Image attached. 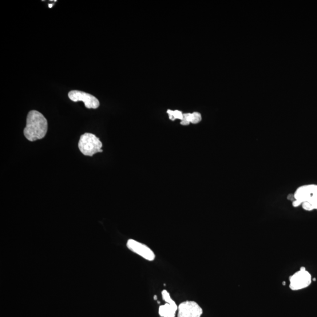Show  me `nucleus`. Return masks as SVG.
I'll list each match as a JSON object with an SVG mask.
<instances>
[{
    "label": "nucleus",
    "instance_id": "1",
    "mask_svg": "<svg viewBox=\"0 0 317 317\" xmlns=\"http://www.w3.org/2000/svg\"><path fill=\"white\" fill-rule=\"evenodd\" d=\"M48 130L47 119L37 110H31L28 114L27 124L24 134L27 140L34 142L41 140L46 135Z\"/></svg>",
    "mask_w": 317,
    "mask_h": 317
},
{
    "label": "nucleus",
    "instance_id": "2",
    "mask_svg": "<svg viewBox=\"0 0 317 317\" xmlns=\"http://www.w3.org/2000/svg\"><path fill=\"white\" fill-rule=\"evenodd\" d=\"M78 147L83 154L93 156L95 153L102 152V143L100 139L90 133L83 134L78 143Z\"/></svg>",
    "mask_w": 317,
    "mask_h": 317
},
{
    "label": "nucleus",
    "instance_id": "3",
    "mask_svg": "<svg viewBox=\"0 0 317 317\" xmlns=\"http://www.w3.org/2000/svg\"><path fill=\"white\" fill-rule=\"evenodd\" d=\"M289 281H290L289 287L291 290L299 291L310 286L312 283V277L306 268L302 267L298 271L290 277Z\"/></svg>",
    "mask_w": 317,
    "mask_h": 317
},
{
    "label": "nucleus",
    "instance_id": "4",
    "mask_svg": "<svg viewBox=\"0 0 317 317\" xmlns=\"http://www.w3.org/2000/svg\"><path fill=\"white\" fill-rule=\"evenodd\" d=\"M203 310L195 301H185L178 306L177 317H201Z\"/></svg>",
    "mask_w": 317,
    "mask_h": 317
},
{
    "label": "nucleus",
    "instance_id": "5",
    "mask_svg": "<svg viewBox=\"0 0 317 317\" xmlns=\"http://www.w3.org/2000/svg\"><path fill=\"white\" fill-rule=\"evenodd\" d=\"M126 246L130 251L142 257L146 260L153 261L156 258L155 254L151 248L145 244L135 240L129 239L127 241Z\"/></svg>",
    "mask_w": 317,
    "mask_h": 317
},
{
    "label": "nucleus",
    "instance_id": "6",
    "mask_svg": "<svg viewBox=\"0 0 317 317\" xmlns=\"http://www.w3.org/2000/svg\"><path fill=\"white\" fill-rule=\"evenodd\" d=\"M69 97L73 102L82 101L86 108L97 109L100 106V101L96 97L82 91L74 90L69 93Z\"/></svg>",
    "mask_w": 317,
    "mask_h": 317
},
{
    "label": "nucleus",
    "instance_id": "7",
    "mask_svg": "<svg viewBox=\"0 0 317 317\" xmlns=\"http://www.w3.org/2000/svg\"><path fill=\"white\" fill-rule=\"evenodd\" d=\"M317 196V185L314 184L301 186L294 193L295 199L302 205L306 202Z\"/></svg>",
    "mask_w": 317,
    "mask_h": 317
},
{
    "label": "nucleus",
    "instance_id": "8",
    "mask_svg": "<svg viewBox=\"0 0 317 317\" xmlns=\"http://www.w3.org/2000/svg\"><path fill=\"white\" fill-rule=\"evenodd\" d=\"M178 306L175 304L165 303L158 307V315L161 317H176Z\"/></svg>",
    "mask_w": 317,
    "mask_h": 317
},
{
    "label": "nucleus",
    "instance_id": "9",
    "mask_svg": "<svg viewBox=\"0 0 317 317\" xmlns=\"http://www.w3.org/2000/svg\"><path fill=\"white\" fill-rule=\"evenodd\" d=\"M201 116L199 112L184 114V118L180 122V124L184 126L189 125L190 123L197 124L201 121Z\"/></svg>",
    "mask_w": 317,
    "mask_h": 317
},
{
    "label": "nucleus",
    "instance_id": "10",
    "mask_svg": "<svg viewBox=\"0 0 317 317\" xmlns=\"http://www.w3.org/2000/svg\"><path fill=\"white\" fill-rule=\"evenodd\" d=\"M302 208L305 211H312L313 210L317 209V196L312 197V199L302 204Z\"/></svg>",
    "mask_w": 317,
    "mask_h": 317
},
{
    "label": "nucleus",
    "instance_id": "11",
    "mask_svg": "<svg viewBox=\"0 0 317 317\" xmlns=\"http://www.w3.org/2000/svg\"><path fill=\"white\" fill-rule=\"evenodd\" d=\"M167 113L169 114L170 120L172 121H174L176 120V119L182 121V119L184 118V114L180 110H172L168 109L167 110Z\"/></svg>",
    "mask_w": 317,
    "mask_h": 317
},
{
    "label": "nucleus",
    "instance_id": "12",
    "mask_svg": "<svg viewBox=\"0 0 317 317\" xmlns=\"http://www.w3.org/2000/svg\"><path fill=\"white\" fill-rule=\"evenodd\" d=\"M162 299L165 301V303L169 304H175L176 302L174 301L172 298L171 296H170V293L166 290H164L162 291Z\"/></svg>",
    "mask_w": 317,
    "mask_h": 317
}]
</instances>
